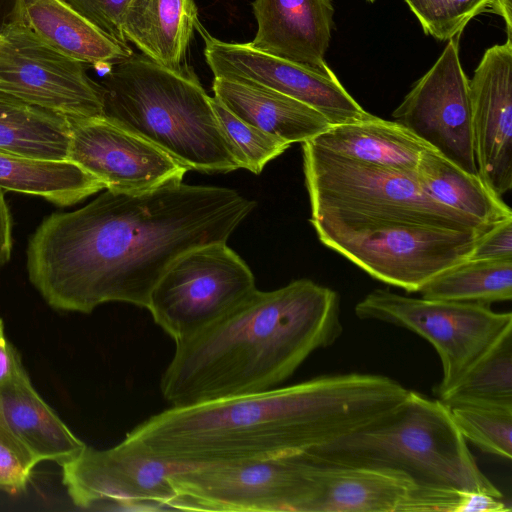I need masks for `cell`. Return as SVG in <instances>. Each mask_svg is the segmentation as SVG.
I'll use <instances>...</instances> for the list:
<instances>
[{
    "mask_svg": "<svg viewBox=\"0 0 512 512\" xmlns=\"http://www.w3.org/2000/svg\"><path fill=\"white\" fill-rule=\"evenodd\" d=\"M255 206L234 189L182 181L140 192L106 189L41 222L28 243L29 279L61 311L91 313L107 302L147 308L179 256L227 242Z\"/></svg>",
    "mask_w": 512,
    "mask_h": 512,
    "instance_id": "6da1fadb",
    "label": "cell"
},
{
    "mask_svg": "<svg viewBox=\"0 0 512 512\" xmlns=\"http://www.w3.org/2000/svg\"><path fill=\"white\" fill-rule=\"evenodd\" d=\"M408 392L383 375L319 376L286 387L171 407L137 425L123 441L178 468L305 452L381 418Z\"/></svg>",
    "mask_w": 512,
    "mask_h": 512,
    "instance_id": "7a4b0ae2",
    "label": "cell"
},
{
    "mask_svg": "<svg viewBox=\"0 0 512 512\" xmlns=\"http://www.w3.org/2000/svg\"><path fill=\"white\" fill-rule=\"evenodd\" d=\"M343 333L336 291L297 279L247 298L176 343L160 383L171 407L262 392Z\"/></svg>",
    "mask_w": 512,
    "mask_h": 512,
    "instance_id": "3957f363",
    "label": "cell"
},
{
    "mask_svg": "<svg viewBox=\"0 0 512 512\" xmlns=\"http://www.w3.org/2000/svg\"><path fill=\"white\" fill-rule=\"evenodd\" d=\"M100 85L104 117L189 170L227 173L241 168L212 97L188 65L174 70L133 53L115 61Z\"/></svg>",
    "mask_w": 512,
    "mask_h": 512,
    "instance_id": "277c9868",
    "label": "cell"
},
{
    "mask_svg": "<svg viewBox=\"0 0 512 512\" xmlns=\"http://www.w3.org/2000/svg\"><path fill=\"white\" fill-rule=\"evenodd\" d=\"M322 465L386 468L422 487L502 493L479 468L450 408L409 390L392 411L333 442L303 452Z\"/></svg>",
    "mask_w": 512,
    "mask_h": 512,
    "instance_id": "5b68a950",
    "label": "cell"
},
{
    "mask_svg": "<svg viewBox=\"0 0 512 512\" xmlns=\"http://www.w3.org/2000/svg\"><path fill=\"white\" fill-rule=\"evenodd\" d=\"M310 221L407 222L455 230L492 226L461 214L430 196L416 171L355 161L302 143Z\"/></svg>",
    "mask_w": 512,
    "mask_h": 512,
    "instance_id": "8992f818",
    "label": "cell"
},
{
    "mask_svg": "<svg viewBox=\"0 0 512 512\" xmlns=\"http://www.w3.org/2000/svg\"><path fill=\"white\" fill-rule=\"evenodd\" d=\"M319 240L372 278L409 293L467 259L491 228L455 230L407 222L310 221Z\"/></svg>",
    "mask_w": 512,
    "mask_h": 512,
    "instance_id": "52a82bcc",
    "label": "cell"
},
{
    "mask_svg": "<svg viewBox=\"0 0 512 512\" xmlns=\"http://www.w3.org/2000/svg\"><path fill=\"white\" fill-rule=\"evenodd\" d=\"M362 320H376L410 330L436 350L442 379L441 398L512 324V313L493 311L488 305L403 296L375 289L355 306Z\"/></svg>",
    "mask_w": 512,
    "mask_h": 512,
    "instance_id": "ba28073f",
    "label": "cell"
},
{
    "mask_svg": "<svg viewBox=\"0 0 512 512\" xmlns=\"http://www.w3.org/2000/svg\"><path fill=\"white\" fill-rule=\"evenodd\" d=\"M309 468L303 452L180 468L170 475V509L302 512Z\"/></svg>",
    "mask_w": 512,
    "mask_h": 512,
    "instance_id": "9c48e42d",
    "label": "cell"
},
{
    "mask_svg": "<svg viewBox=\"0 0 512 512\" xmlns=\"http://www.w3.org/2000/svg\"><path fill=\"white\" fill-rule=\"evenodd\" d=\"M256 290L252 271L227 242L179 256L151 292L147 309L175 342L233 309Z\"/></svg>",
    "mask_w": 512,
    "mask_h": 512,
    "instance_id": "30bf717a",
    "label": "cell"
},
{
    "mask_svg": "<svg viewBox=\"0 0 512 512\" xmlns=\"http://www.w3.org/2000/svg\"><path fill=\"white\" fill-rule=\"evenodd\" d=\"M0 90L68 120L103 116V92L84 64L51 48L17 19L0 30Z\"/></svg>",
    "mask_w": 512,
    "mask_h": 512,
    "instance_id": "8fae6325",
    "label": "cell"
},
{
    "mask_svg": "<svg viewBox=\"0 0 512 512\" xmlns=\"http://www.w3.org/2000/svg\"><path fill=\"white\" fill-rule=\"evenodd\" d=\"M458 37L448 40L392 117L462 170L478 174L469 80L460 62Z\"/></svg>",
    "mask_w": 512,
    "mask_h": 512,
    "instance_id": "7c38bea8",
    "label": "cell"
},
{
    "mask_svg": "<svg viewBox=\"0 0 512 512\" xmlns=\"http://www.w3.org/2000/svg\"><path fill=\"white\" fill-rule=\"evenodd\" d=\"M62 481L83 509H170L175 497L170 475L177 469L124 441L104 450L85 448L62 466Z\"/></svg>",
    "mask_w": 512,
    "mask_h": 512,
    "instance_id": "4fadbf2b",
    "label": "cell"
},
{
    "mask_svg": "<svg viewBox=\"0 0 512 512\" xmlns=\"http://www.w3.org/2000/svg\"><path fill=\"white\" fill-rule=\"evenodd\" d=\"M204 56L214 78L264 87L294 98L320 112L331 125L361 120L365 111L336 75L272 56L249 43H231L210 35L197 21Z\"/></svg>",
    "mask_w": 512,
    "mask_h": 512,
    "instance_id": "5bb4252c",
    "label": "cell"
},
{
    "mask_svg": "<svg viewBox=\"0 0 512 512\" xmlns=\"http://www.w3.org/2000/svg\"><path fill=\"white\" fill-rule=\"evenodd\" d=\"M68 160L117 192H140L182 181L189 170L166 152L104 116L68 120Z\"/></svg>",
    "mask_w": 512,
    "mask_h": 512,
    "instance_id": "9a60e30c",
    "label": "cell"
},
{
    "mask_svg": "<svg viewBox=\"0 0 512 512\" xmlns=\"http://www.w3.org/2000/svg\"><path fill=\"white\" fill-rule=\"evenodd\" d=\"M477 172L498 197L512 188V39L488 48L469 80Z\"/></svg>",
    "mask_w": 512,
    "mask_h": 512,
    "instance_id": "2e32d148",
    "label": "cell"
},
{
    "mask_svg": "<svg viewBox=\"0 0 512 512\" xmlns=\"http://www.w3.org/2000/svg\"><path fill=\"white\" fill-rule=\"evenodd\" d=\"M308 461L310 484L302 512H416L426 488L392 469Z\"/></svg>",
    "mask_w": 512,
    "mask_h": 512,
    "instance_id": "e0dca14e",
    "label": "cell"
},
{
    "mask_svg": "<svg viewBox=\"0 0 512 512\" xmlns=\"http://www.w3.org/2000/svg\"><path fill=\"white\" fill-rule=\"evenodd\" d=\"M257 32L250 46L321 71L334 26L331 0H254Z\"/></svg>",
    "mask_w": 512,
    "mask_h": 512,
    "instance_id": "ac0fdd59",
    "label": "cell"
},
{
    "mask_svg": "<svg viewBox=\"0 0 512 512\" xmlns=\"http://www.w3.org/2000/svg\"><path fill=\"white\" fill-rule=\"evenodd\" d=\"M0 419L38 462L62 466L86 446L34 389L24 368L0 388Z\"/></svg>",
    "mask_w": 512,
    "mask_h": 512,
    "instance_id": "d6986e66",
    "label": "cell"
},
{
    "mask_svg": "<svg viewBox=\"0 0 512 512\" xmlns=\"http://www.w3.org/2000/svg\"><path fill=\"white\" fill-rule=\"evenodd\" d=\"M212 88L239 119L290 145L310 141L331 126L316 109L264 87L214 78Z\"/></svg>",
    "mask_w": 512,
    "mask_h": 512,
    "instance_id": "ffe728a7",
    "label": "cell"
},
{
    "mask_svg": "<svg viewBox=\"0 0 512 512\" xmlns=\"http://www.w3.org/2000/svg\"><path fill=\"white\" fill-rule=\"evenodd\" d=\"M11 17L56 51L83 64L106 65L133 54L64 0H15Z\"/></svg>",
    "mask_w": 512,
    "mask_h": 512,
    "instance_id": "44dd1931",
    "label": "cell"
},
{
    "mask_svg": "<svg viewBox=\"0 0 512 512\" xmlns=\"http://www.w3.org/2000/svg\"><path fill=\"white\" fill-rule=\"evenodd\" d=\"M198 21L194 0H130L123 33L143 55L174 70L187 66L186 53Z\"/></svg>",
    "mask_w": 512,
    "mask_h": 512,
    "instance_id": "7402d4cb",
    "label": "cell"
},
{
    "mask_svg": "<svg viewBox=\"0 0 512 512\" xmlns=\"http://www.w3.org/2000/svg\"><path fill=\"white\" fill-rule=\"evenodd\" d=\"M310 141L355 161L405 171H416L423 152L430 148L400 123L374 115L331 125Z\"/></svg>",
    "mask_w": 512,
    "mask_h": 512,
    "instance_id": "603a6c76",
    "label": "cell"
},
{
    "mask_svg": "<svg viewBox=\"0 0 512 512\" xmlns=\"http://www.w3.org/2000/svg\"><path fill=\"white\" fill-rule=\"evenodd\" d=\"M68 119L0 90V151L20 157L68 160Z\"/></svg>",
    "mask_w": 512,
    "mask_h": 512,
    "instance_id": "cb8c5ba5",
    "label": "cell"
},
{
    "mask_svg": "<svg viewBox=\"0 0 512 512\" xmlns=\"http://www.w3.org/2000/svg\"><path fill=\"white\" fill-rule=\"evenodd\" d=\"M423 189L443 205L484 225L512 218L511 209L483 182L432 148L426 149L417 167Z\"/></svg>",
    "mask_w": 512,
    "mask_h": 512,
    "instance_id": "d4e9b609",
    "label": "cell"
},
{
    "mask_svg": "<svg viewBox=\"0 0 512 512\" xmlns=\"http://www.w3.org/2000/svg\"><path fill=\"white\" fill-rule=\"evenodd\" d=\"M0 187L39 196L60 207L104 189L98 179L69 160H38L1 151Z\"/></svg>",
    "mask_w": 512,
    "mask_h": 512,
    "instance_id": "484cf974",
    "label": "cell"
},
{
    "mask_svg": "<svg viewBox=\"0 0 512 512\" xmlns=\"http://www.w3.org/2000/svg\"><path fill=\"white\" fill-rule=\"evenodd\" d=\"M430 300L490 305L512 299V260H462L428 281L419 292Z\"/></svg>",
    "mask_w": 512,
    "mask_h": 512,
    "instance_id": "4316f807",
    "label": "cell"
},
{
    "mask_svg": "<svg viewBox=\"0 0 512 512\" xmlns=\"http://www.w3.org/2000/svg\"><path fill=\"white\" fill-rule=\"evenodd\" d=\"M439 399L447 406L479 404L512 408V324Z\"/></svg>",
    "mask_w": 512,
    "mask_h": 512,
    "instance_id": "83f0119b",
    "label": "cell"
},
{
    "mask_svg": "<svg viewBox=\"0 0 512 512\" xmlns=\"http://www.w3.org/2000/svg\"><path fill=\"white\" fill-rule=\"evenodd\" d=\"M448 407L466 441L485 453L511 460V407L479 404H454Z\"/></svg>",
    "mask_w": 512,
    "mask_h": 512,
    "instance_id": "f1b7e54d",
    "label": "cell"
},
{
    "mask_svg": "<svg viewBox=\"0 0 512 512\" xmlns=\"http://www.w3.org/2000/svg\"><path fill=\"white\" fill-rule=\"evenodd\" d=\"M211 103L241 168L260 174L268 162L289 148L290 144L285 141L239 119L217 98L212 97Z\"/></svg>",
    "mask_w": 512,
    "mask_h": 512,
    "instance_id": "f546056e",
    "label": "cell"
},
{
    "mask_svg": "<svg viewBox=\"0 0 512 512\" xmlns=\"http://www.w3.org/2000/svg\"><path fill=\"white\" fill-rule=\"evenodd\" d=\"M425 34L445 41L459 36L468 22L490 9L493 0H404Z\"/></svg>",
    "mask_w": 512,
    "mask_h": 512,
    "instance_id": "4dcf8cb0",
    "label": "cell"
},
{
    "mask_svg": "<svg viewBox=\"0 0 512 512\" xmlns=\"http://www.w3.org/2000/svg\"><path fill=\"white\" fill-rule=\"evenodd\" d=\"M38 460L0 419V489L23 491Z\"/></svg>",
    "mask_w": 512,
    "mask_h": 512,
    "instance_id": "1f68e13d",
    "label": "cell"
},
{
    "mask_svg": "<svg viewBox=\"0 0 512 512\" xmlns=\"http://www.w3.org/2000/svg\"><path fill=\"white\" fill-rule=\"evenodd\" d=\"M109 39L131 49L122 25L130 0H64Z\"/></svg>",
    "mask_w": 512,
    "mask_h": 512,
    "instance_id": "d6a6232c",
    "label": "cell"
},
{
    "mask_svg": "<svg viewBox=\"0 0 512 512\" xmlns=\"http://www.w3.org/2000/svg\"><path fill=\"white\" fill-rule=\"evenodd\" d=\"M468 258L512 260V218L493 225L477 242Z\"/></svg>",
    "mask_w": 512,
    "mask_h": 512,
    "instance_id": "836d02e7",
    "label": "cell"
},
{
    "mask_svg": "<svg viewBox=\"0 0 512 512\" xmlns=\"http://www.w3.org/2000/svg\"><path fill=\"white\" fill-rule=\"evenodd\" d=\"M493 495L480 491H462L456 512H506L511 509Z\"/></svg>",
    "mask_w": 512,
    "mask_h": 512,
    "instance_id": "e575fe53",
    "label": "cell"
},
{
    "mask_svg": "<svg viewBox=\"0 0 512 512\" xmlns=\"http://www.w3.org/2000/svg\"><path fill=\"white\" fill-rule=\"evenodd\" d=\"M23 368L16 349L5 336L0 338V388Z\"/></svg>",
    "mask_w": 512,
    "mask_h": 512,
    "instance_id": "d590c367",
    "label": "cell"
},
{
    "mask_svg": "<svg viewBox=\"0 0 512 512\" xmlns=\"http://www.w3.org/2000/svg\"><path fill=\"white\" fill-rule=\"evenodd\" d=\"M11 216L0 187V269L8 262L12 249Z\"/></svg>",
    "mask_w": 512,
    "mask_h": 512,
    "instance_id": "8d00e7d4",
    "label": "cell"
},
{
    "mask_svg": "<svg viewBox=\"0 0 512 512\" xmlns=\"http://www.w3.org/2000/svg\"><path fill=\"white\" fill-rule=\"evenodd\" d=\"M489 10L503 18L507 38L512 39V0H493Z\"/></svg>",
    "mask_w": 512,
    "mask_h": 512,
    "instance_id": "74e56055",
    "label": "cell"
},
{
    "mask_svg": "<svg viewBox=\"0 0 512 512\" xmlns=\"http://www.w3.org/2000/svg\"><path fill=\"white\" fill-rule=\"evenodd\" d=\"M15 0H0V30L10 20Z\"/></svg>",
    "mask_w": 512,
    "mask_h": 512,
    "instance_id": "f35d334b",
    "label": "cell"
},
{
    "mask_svg": "<svg viewBox=\"0 0 512 512\" xmlns=\"http://www.w3.org/2000/svg\"><path fill=\"white\" fill-rule=\"evenodd\" d=\"M4 336V327H3V322L0 318V338H2Z\"/></svg>",
    "mask_w": 512,
    "mask_h": 512,
    "instance_id": "ab89813d",
    "label": "cell"
},
{
    "mask_svg": "<svg viewBox=\"0 0 512 512\" xmlns=\"http://www.w3.org/2000/svg\"><path fill=\"white\" fill-rule=\"evenodd\" d=\"M368 1L373 2L374 0H368Z\"/></svg>",
    "mask_w": 512,
    "mask_h": 512,
    "instance_id": "60d3db41",
    "label": "cell"
}]
</instances>
